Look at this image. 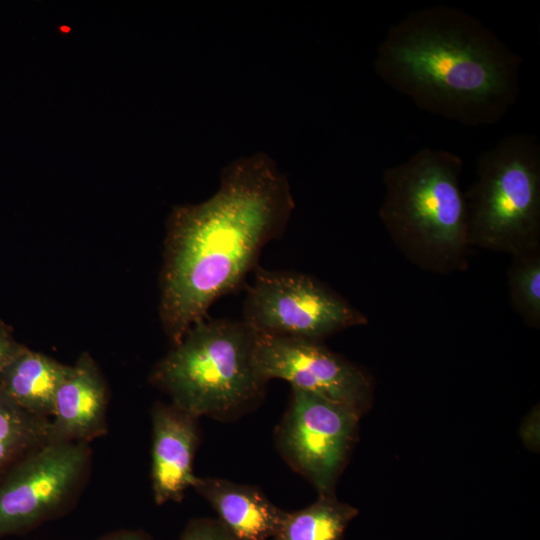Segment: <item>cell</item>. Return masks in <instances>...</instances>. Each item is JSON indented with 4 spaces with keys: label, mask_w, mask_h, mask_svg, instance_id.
<instances>
[{
    "label": "cell",
    "mask_w": 540,
    "mask_h": 540,
    "mask_svg": "<svg viewBox=\"0 0 540 540\" xmlns=\"http://www.w3.org/2000/svg\"><path fill=\"white\" fill-rule=\"evenodd\" d=\"M294 208L287 176L263 152L228 164L208 200L173 207L159 282V316L172 345L244 283Z\"/></svg>",
    "instance_id": "1"
},
{
    "label": "cell",
    "mask_w": 540,
    "mask_h": 540,
    "mask_svg": "<svg viewBox=\"0 0 540 540\" xmlns=\"http://www.w3.org/2000/svg\"><path fill=\"white\" fill-rule=\"evenodd\" d=\"M521 64L478 18L437 4L409 12L387 30L374 69L419 109L480 127L501 121L515 103Z\"/></svg>",
    "instance_id": "2"
},
{
    "label": "cell",
    "mask_w": 540,
    "mask_h": 540,
    "mask_svg": "<svg viewBox=\"0 0 540 540\" xmlns=\"http://www.w3.org/2000/svg\"><path fill=\"white\" fill-rule=\"evenodd\" d=\"M462 169L459 155L423 147L383 171L381 222L405 258L425 272L448 275L468 269Z\"/></svg>",
    "instance_id": "3"
},
{
    "label": "cell",
    "mask_w": 540,
    "mask_h": 540,
    "mask_svg": "<svg viewBox=\"0 0 540 540\" xmlns=\"http://www.w3.org/2000/svg\"><path fill=\"white\" fill-rule=\"evenodd\" d=\"M255 338L242 320L206 317L155 365L151 382L197 418L236 421L255 410L266 393L268 382L254 363Z\"/></svg>",
    "instance_id": "4"
},
{
    "label": "cell",
    "mask_w": 540,
    "mask_h": 540,
    "mask_svg": "<svg viewBox=\"0 0 540 540\" xmlns=\"http://www.w3.org/2000/svg\"><path fill=\"white\" fill-rule=\"evenodd\" d=\"M465 192L470 247L511 257L540 248V144L512 134L482 151Z\"/></svg>",
    "instance_id": "5"
},
{
    "label": "cell",
    "mask_w": 540,
    "mask_h": 540,
    "mask_svg": "<svg viewBox=\"0 0 540 540\" xmlns=\"http://www.w3.org/2000/svg\"><path fill=\"white\" fill-rule=\"evenodd\" d=\"M247 288L242 321L255 333L322 342L367 316L314 276L259 265Z\"/></svg>",
    "instance_id": "6"
},
{
    "label": "cell",
    "mask_w": 540,
    "mask_h": 540,
    "mask_svg": "<svg viewBox=\"0 0 540 540\" xmlns=\"http://www.w3.org/2000/svg\"><path fill=\"white\" fill-rule=\"evenodd\" d=\"M361 416L346 405L292 389L275 430L277 450L319 495H333L356 440Z\"/></svg>",
    "instance_id": "7"
},
{
    "label": "cell",
    "mask_w": 540,
    "mask_h": 540,
    "mask_svg": "<svg viewBox=\"0 0 540 540\" xmlns=\"http://www.w3.org/2000/svg\"><path fill=\"white\" fill-rule=\"evenodd\" d=\"M89 458L86 442H48L0 481V537L23 534L59 514Z\"/></svg>",
    "instance_id": "8"
},
{
    "label": "cell",
    "mask_w": 540,
    "mask_h": 540,
    "mask_svg": "<svg viewBox=\"0 0 540 540\" xmlns=\"http://www.w3.org/2000/svg\"><path fill=\"white\" fill-rule=\"evenodd\" d=\"M254 363L266 382L284 380L292 389L346 405L362 415L371 406V377L323 342L256 333Z\"/></svg>",
    "instance_id": "9"
},
{
    "label": "cell",
    "mask_w": 540,
    "mask_h": 540,
    "mask_svg": "<svg viewBox=\"0 0 540 540\" xmlns=\"http://www.w3.org/2000/svg\"><path fill=\"white\" fill-rule=\"evenodd\" d=\"M197 417L172 403L158 402L152 409V489L155 502H180L194 486V456L199 444Z\"/></svg>",
    "instance_id": "10"
},
{
    "label": "cell",
    "mask_w": 540,
    "mask_h": 540,
    "mask_svg": "<svg viewBox=\"0 0 540 540\" xmlns=\"http://www.w3.org/2000/svg\"><path fill=\"white\" fill-rule=\"evenodd\" d=\"M106 386L92 357L83 353L57 389L49 442H86L106 431Z\"/></svg>",
    "instance_id": "11"
},
{
    "label": "cell",
    "mask_w": 540,
    "mask_h": 540,
    "mask_svg": "<svg viewBox=\"0 0 540 540\" xmlns=\"http://www.w3.org/2000/svg\"><path fill=\"white\" fill-rule=\"evenodd\" d=\"M193 489L212 506L232 540H270L286 512L253 485L197 477Z\"/></svg>",
    "instance_id": "12"
},
{
    "label": "cell",
    "mask_w": 540,
    "mask_h": 540,
    "mask_svg": "<svg viewBox=\"0 0 540 540\" xmlns=\"http://www.w3.org/2000/svg\"><path fill=\"white\" fill-rule=\"evenodd\" d=\"M70 367L22 345L0 375V391L24 411L49 418Z\"/></svg>",
    "instance_id": "13"
},
{
    "label": "cell",
    "mask_w": 540,
    "mask_h": 540,
    "mask_svg": "<svg viewBox=\"0 0 540 540\" xmlns=\"http://www.w3.org/2000/svg\"><path fill=\"white\" fill-rule=\"evenodd\" d=\"M354 506L335 495H319L305 508L285 512L270 540H343L350 522L358 515Z\"/></svg>",
    "instance_id": "14"
},
{
    "label": "cell",
    "mask_w": 540,
    "mask_h": 540,
    "mask_svg": "<svg viewBox=\"0 0 540 540\" xmlns=\"http://www.w3.org/2000/svg\"><path fill=\"white\" fill-rule=\"evenodd\" d=\"M49 439V418L24 411L0 391V481L18 461Z\"/></svg>",
    "instance_id": "15"
},
{
    "label": "cell",
    "mask_w": 540,
    "mask_h": 540,
    "mask_svg": "<svg viewBox=\"0 0 540 540\" xmlns=\"http://www.w3.org/2000/svg\"><path fill=\"white\" fill-rule=\"evenodd\" d=\"M511 307L526 326L540 328V248L511 257L507 270Z\"/></svg>",
    "instance_id": "16"
},
{
    "label": "cell",
    "mask_w": 540,
    "mask_h": 540,
    "mask_svg": "<svg viewBox=\"0 0 540 540\" xmlns=\"http://www.w3.org/2000/svg\"><path fill=\"white\" fill-rule=\"evenodd\" d=\"M179 540H232L217 518L200 517L191 519Z\"/></svg>",
    "instance_id": "17"
},
{
    "label": "cell",
    "mask_w": 540,
    "mask_h": 540,
    "mask_svg": "<svg viewBox=\"0 0 540 540\" xmlns=\"http://www.w3.org/2000/svg\"><path fill=\"white\" fill-rule=\"evenodd\" d=\"M21 346L22 344L14 338L10 327L0 319V375Z\"/></svg>",
    "instance_id": "18"
},
{
    "label": "cell",
    "mask_w": 540,
    "mask_h": 540,
    "mask_svg": "<svg viewBox=\"0 0 540 540\" xmlns=\"http://www.w3.org/2000/svg\"><path fill=\"white\" fill-rule=\"evenodd\" d=\"M98 540H154L149 534L142 530L122 529L111 532Z\"/></svg>",
    "instance_id": "19"
}]
</instances>
